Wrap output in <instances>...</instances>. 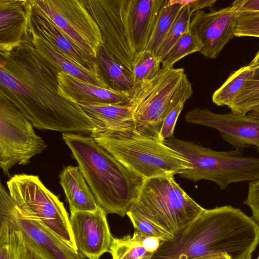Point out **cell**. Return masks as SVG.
<instances>
[{
	"mask_svg": "<svg viewBox=\"0 0 259 259\" xmlns=\"http://www.w3.org/2000/svg\"><path fill=\"white\" fill-rule=\"evenodd\" d=\"M32 14L29 1L1 0L0 48L6 54L19 46L27 33Z\"/></svg>",
	"mask_w": 259,
	"mask_h": 259,
	"instance_id": "2e32d148",
	"label": "cell"
},
{
	"mask_svg": "<svg viewBox=\"0 0 259 259\" xmlns=\"http://www.w3.org/2000/svg\"><path fill=\"white\" fill-rule=\"evenodd\" d=\"M259 105V67L228 107L231 112L247 114Z\"/></svg>",
	"mask_w": 259,
	"mask_h": 259,
	"instance_id": "4316f807",
	"label": "cell"
},
{
	"mask_svg": "<svg viewBox=\"0 0 259 259\" xmlns=\"http://www.w3.org/2000/svg\"><path fill=\"white\" fill-rule=\"evenodd\" d=\"M77 104L94 122L96 131L136 132L129 105L89 101H80Z\"/></svg>",
	"mask_w": 259,
	"mask_h": 259,
	"instance_id": "ffe728a7",
	"label": "cell"
},
{
	"mask_svg": "<svg viewBox=\"0 0 259 259\" xmlns=\"http://www.w3.org/2000/svg\"><path fill=\"white\" fill-rule=\"evenodd\" d=\"M98 205L107 214H126L145 179L117 160L91 136L62 134Z\"/></svg>",
	"mask_w": 259,
	"mask_h": 259,
	"instance_id": "3957f363",
	"label": "cell"
},
{
	"mask_svg": "<svg viewBox=\"0 0 259 259\" xmlns=\"http://www.w3.org/2000/svg\"><path fill=\"white\" fill-rule=\"evenodd\" d=\"M231 6L240 13H259V0H237Z\"/></svg>",
	"mask_w": 259,
	"mask_h": 259,
	"instance_id": "8d00e7d4",
	"label": "cell"
},
{
	"mask_svg": "<svg viewBox=\"0 0 259 259\" xmlns=\"http://www.w3.org/2000/svg\"><path fill=\"white\" fill-rule=\"evenodd\" d=\"M46 147L31 122L13 104L1 99L0 166L4 174L9 175L16 164L26 165Z\"/></svg>",
	"mask_w": 259,
	"mask_h": 259,
	"instance_id": "9c48e42d",
	"label": "cell"
},
{
	"mask_svg": "<svg viewBox=\"0 0 259 259\" xmlns=\"http://www.w3.org/2000/svg\"><path fill=\"white\" fill-rule=\"evenodd\" d=\"M106 215L100 207L94 211L70 212V223L77 249L89 259H99L109 252L113 237Z\"/></svg>",
	"mask_w": 259,
	"mask_h": 259,
	"instance_id": "9a60e30c",
	"label": "cell"
},
{
	"mask_svg": "<svg viewBox=\"0 0 259 259\" xmlns=\"http://www.w3.org/2000/svg\"><path fill=\"white\" fill-rule=\"evenodd\" d=\"M109 252L112 259H151L154 255L134 234L120 238L113 237Z\"/></svg>",
	"mask_w": 259,
	"mask_h": 259,
	"instance_id": "484cf974",
	"label": "cell"
},
{
	"mask_svg": "<svg viewBox=\"0 0 259 259\" xmlns=\"http://www.w3.org/2000/svg\"><path fill=\"white\" fill-rule=\"evenodd\" d=\"M8 62L4 65L14 76L6 83L8 92L12 95L2 93L1 98L15 106L38 129L65 133L92 134L97 127L91 118L75 103L61 97L57 84L49 85L34 81L30 77L19 57L10 53L4 56Z\"/></svg>",
	"mask_w": 259,
	"mask_h": 259,
	"instance_id": "7a4b0ae2",
	"label": "cell"
},
{
	"mask_svg": "<svg viewBox=\"0 0 259 259\" xmlns=\"http://www.w3.org/2000/svg\"><path fill=\"white\" fill-rule=\"evenodd\" d=\"M59 177L70 212L94 211L98 209L100 206L78 166L64 167Z\"/></svg>",
	"mask_w": 259,
	"mask_h": 259,
	"instance_id": "7402d4cb",
	"label": "cell"
},
{
	"mask_svg": "<svg viewBox=\"0 0 259 259\" xmlns=\"http://www.w3.org/2000/svg\"><path fill=\"white\" fill-rule=\"evenodd\" d=\"M217 0H192L190 4V9L192 14L196 11L206 7H211Z\"/></svg>",
	"mask_w": 259,
	"mask_h": 259,
	"instance_id": "f35d334b",
	"label": "cell"
},
{
	"mask_svg": "<svg viewBox=\"0 0 259 259\" xmlns=\"http://www.w3.org/2000/svg\"><path fill=\"white\" fill-rule=\"evenodd\" d=\"M244 204L250 208L252 219L259 226V178L249 182L247 197Z\"/></svg>",
	"mask_w": 259,
	"mask_h": 259,
	"instance_id": "e575fe53",
	"label": "cell"
},
{
	"mask_svg": "<svg viewBox=\"0 0 259 259\" xmlns=\"http://www.w3.org/2000/svg\"><path fill=\"white\" fill-rule=\"evenodd\" d=\"M240 14L232 6L210 12L199 10L194 13L189 30L200 41L202 55L210 59L218 57L235 36Z\"/></svg>",
	"mask_w": 259,
	"mask_h": 259,
	"instance_id": "5bb4252c",
	"label": "cell"
},
{
	"mask_svg": "<svg viewBox=\"0 0 259 259\" xmlns=\"http://www.w3.org/2000/svg\"><path fill=\"white\" fill-rule=\"evenodd\" d=\"M259 244V226L231 205L204 210L170 241L163 242L151 259H195L226 254L251 258Z\"/></svg>",
	"mask_w": 259,
	"mask_h": 259,
	"instance_id": "6da1fadb",
	"label": "cell"
},
{
	"mask_svg": "<svg viewBox=\"0 0 259 259\" xmlns=\"http://www.w3.org/2000/svg\"><path fill=\"white\" fill-rule=\"evenodd\" d=\"M192 94V84L183 68H160L154 77L138 84L130 92L129 105L136 132L160 141V132L167 113Z\"/></svg>",
	"mask_w": 259,
	"mask_h": 259,
	"instance_id": "277c9868",
	"label": "cell"
},
{
	"mask_svg": "<svg viewBox=\"0 0 259 259\" xmlns=\"http://www.w3.org/2000/svg\"><path fill=\"white\" fill-rule=\"evenodd\" d=\"M30 2L31 22L36 33L77 64L88 69L100 71L95 60L78 48L47 16L34 5L32 0Z\"/></svg>",
	"mask_w": 259,
	"mask_h": 259,
	"instance_id": "ac0fdd59",
	"label": "cell"
},
{
	"mask_svg": "<svg viewBox=\"0 0 259 259\" xmlns=\"http://www.w3.org/2000/svg\"><path fill=\"white\" fill-rule=\"evenodd\" d=\"M17 251L18 259H44L35 250L24 242L20 233Z\"/></svg>",
	"mask_w": 259,
	"mask_h": 259,
	"instance_id": "74e56055",
	"label": "cell"
},
{
	"mask_svg": "<svg viewBox=\"0 0 259 259\" xmlns=\"http://www.w3.org/2000/svg\"><path fill=\"white\" fill-rule=\"evenodd\" d=\"M0 217L20 232L25 243L44 259H85L30 212L19 208L1 184Z\"/></svg>",
	"mask_w": 259,
	"mask_h": 259,
	"instance_id": "7c38bea8",
	"label": "cell"
},
{
	"mask_svg": "<svg viewBox=\"0 0 259 259\" xmlns=\"http://www.w3.org/2000/svg\"><path fill=\"white\" fill-rule=\"evenodd\" d=\"M100 72L109 88L120 92H130L135 83L132 73L118 62L104 45L95 59Z\"/></svg>",
	"mask_w": 259,
	"mask_h": 259,
	"instance_id": "603a6c76",
	"label": "cell"
},
{
	"mask_svg": "<svg viewBox=\"0 0 259 259\" xmlns=\"http://www.w3.org/2000/svg\"><path fill=\"white\" fill-rule=\"evenodd\" d=\"M247 259H251V258H247Z\"/></svg>",
	"mask_w": 259,
	"mask_h": 259,
	"instance_id": "7bdbcfd3",
	"label": "cell"
},
{
	"mask_svg": "<svg viewBox=\"0 0 259 259\" xmlns=\"http://www.w3.org/2000/svg\"><path fill=\"white\" fill-rule=\"evenodd\" d=\"M101 31L103 45L132 73L136 57L127 0H83Z\"/></svg>",
	"mask_w": 259,
	"mask_h": 259,
	"instance_id": "30bf717a",
	"label": "cell"
},
{
	"mask_svg": "<svg viewBox=\"0 0 259 259\" xmlns=\"http://www.w3.org/2000/svg\"><path fill=\"white\" fill-rule=\"evenodd\" d=\"M126 215L130 218L135 230L147 235L156 237L163 242L170 241L175 237L174 235L137 212L129 210Z\"/></svg>",
	"mask_w": 259,
	"mask_h": 259,
	"instance_id": "1f68e13d",
	"label": "cell"
},
{
	"mask_svg": "<svg viewBox=\"0 0 259 259\" xmlns=\"http://www.w3.org/2000/svg\"><path fill=\"white\" fill-rule=\"evenodd\" d=\"M190 3L181 9L171 27L155 52L160 60L175 44L189 31L191 18L193 15L190 9Z\"/></svg>",
	"mask_w": 259,
	"mask_h": 259,
	"instance_id": "83f0119b",
	"label": "cell"
},
{
	"mask_svg": "<svg viewBox=\"0 0 259 259\" xmlns=\"http://www.w3.org/2000/svg\"><path fill=\"white\" fill-rule=\"evenodd\" d=\"M90 136L145 179L179 175L188 166L183 157L162 142L136 132L96 131Z\"/></svg>",
	"mask_w": 259,
	"mask_h": 259,
	"instance_id": "8992f818",
	"label": "cell"
},
{
	"mask_svg": "<svg viewBox=\"0 0 259 259\" xmlns=\"http://www.w3.org/2000/svg\"><path fill=\"white\" fill-rule=\"evenodd\" d=\"M185 119L188 123L217 130L223 140L235 149L254 146L259 151V119L232 112L218 114L199 108L187 112Z\"/></svg>",
	"mask_w": 259,
	"mask_h": 259,
	"instance_id": "4fadbf2b",
	"label": "cell"
},
{
	"mask_svg": "<svg viewBox=\"0 0 259 259\" xmlns=\"http://www.w3.org/2000/svg\"><path fill=\"white\" fill-rule=\"evenodd\" d=\"M24 37L30 42L43 58L59 71L66 72L87 82L110 89L100 71L88 69L79 65L59 52L39 35L33 27L31 19L28 31Z\"/></svg>",
	"mask_w": 259,
	"mask_h": 259,
	"instance_id": "d6986e66",
	"label": "cell"
},
{
	"mask_svg": "<svg viewBox=\"0 0 259 259\" xmlns=\"http://www.w3.org/2000/svg\"><path fill=\"white\" fill-rule=\"evenodd\" d=\"M15 204L37 218L70 247L77 250L68 214L56 195L47 189L38 176L15 175L7 182Z\"/></svg>",
	"mask_w": 259,
	"mask_h": 259,
	"instance_id": "ba28073f",
	"label": "cell"
},
{
	"mask_svg": "<svg viewBox=\"0 0 259 259\" xmlns=\"http://www.w3.org/2000/svg\"><path fill=\"white\" fill-rule=\"evenodd\" d=\"M81 51L95 59L103 45L99 26L83 0H32Z\"/></svg>",
	"mask_w": 259,
	"mask_h": 259,
	"instance_id": "8fae6325",
	"label": "cell"
},
{
	"mask_svg": "<svg viewBox=\"0 0 259 259\" xmlns=\"http://www.w3.org/2000/svg\"><path fill=\"white\" fill-rule=\"evenodd\" d=\"M205 208L166 175L145 179L129 210L137 212L174 236L194 221Z\"/></svg>",
	"mask_w": 259,
	"mask_h": 259,
	"instance_id": "52a82bcc",
	"label": "cell"
},
{
	"mask_svg": "<svg viewBox=\"0 0 259 259\" xmlns=\"http://www.w3.org/2000/svg\"><path fill=\"white\" fill-rule=\"evenodd\" d=\"M20 232L7 220L0 217V259H18Z\"/></svg>",
	"mask_w": 259,
	"mask_h": 259,
	"instance_id": "4dcf8cb0",
	"label": "cell"
},
{
	"mask_svg": "<svg viewBox=\"0 0 259 259\" xmlns=\"http://www.w3.org/2000/svg\"><path fill=\"white\" fill-rule=\"evenodd\" d=\"M191 1L166 0L162 7L145 50L156 52L175 21L180 10Z\"/></svg>",
	"mask_w": 259,
	"mask_h": 259,
	"instance_id": "d4e9b609",
	"label": "cell"
},
{
	"mask_svg": "<svg viewBox=\"0 0 259 259\" xmlns=\"http://www.w3.org/2000/svg\"><path fill=\"white\" fill-rule=\"evenodd\" d=\"M185 102H180L174 106L164 119L159 134L160 140L173 138V134L178 118L184 106Z\"/></svg>",
	"mask_w": 259,
	"mask_h": 259,
	"instance_id": "836d02e7",
	"label": "cell"
},
{
	"mask_svg": "<svg viewBox=\"0 0 259 259\" xmlns=\"http://www.w3.org/2000/svg\"><path fill=\"white\" fill-rule=\"evenodd\" d=\"M257 68L249 63L231 73L212 94V102L219 106L228 107L252 77Z\"/></svg>",
	"mask_w": 259,
	"mask_h": 259,
	"instance_id": "cb8c5ba5",
	"label": "cell"
},
{
	"mask_svg": "<svg viewBox=\"0 0 259 259\" xmlns=\"http://www.w3.org/2000/svg\"><path fill=\"white\" fill-rule=\"evenodd\" d=\"M161 60L154 52L145 50L134 60L132 74L135 86L154 77L160 69Z\"/></svg>",
	"mask_w": 259,
	"mask_h": 259,
	"instance_id": "f546056e",
	"label": "cell"
},
{
	"mask_svg": "<svg viewBox=\"0 0 259 259\" xmlns=\"http://www.w3.org/2000/svg\"><path fill=\"white\" fill-rule=\"evenodd\" d=\"M256 259H259V255L258 256V257Z\"/></svg>",
	"mask_w": 259,
	"mask_h": 259,
	"instance_id": "b9f144b4",
	"label": "cell"
},
{
	"mask_svg": "<svg viewBox=\"0 0 259 259\" xmlns=\"http://www.w3.org/2000/svg\"><path fill=\"white\" fill-rule=\"evenodd\" d=\"M234 35L259 38V13H241Z\"/></svg>",
	"mask_w": 259,
	"mask_h": 259,
	"instance_id": "d6a6232c",
	"label": "cell"
},
{
	"mask_svg": "<svg viewBox=\"0 0 259 259\" xmlns=\"http://www.w3.org/2000/svg\"><path fill=\"white\" fill-rule=\"evenodd\" d=\"M250 64L259 67V49Z\"/></svg>",
	"mask_w": 259,
	"mask_h": 259,
	"instance_id": "60d3db41",
	"label": "cell"
},
{
	"mask_svg": "<svg viewBox=\"0 0 259 259\" xmlns=\"http://www.w3.org/2000/svg\"><path fill=\"white\" fill-rule=\"evenodd\" d=\"M165 1L127 0V10L132 26L136 57L145 50Z\"/></svg>",
	"mask_w": 259,
	"mask_h": 259,
	"instance_id": "44dd1931",
	"label": "cell"
},
{
	"mask_svg": "<svg viewBox=\"0 0 259 259\" xmlns=\"http://www.w3.org/2000/svg\"><path fill=\"white\" fill-rule=\"evenodd\" d=\"M163 143L187 161V168L179 174L181 178L212 181L221 190L233 183L259 178V158L244 156L242 150L215 151L174 137Z\"/></svg>",
	"mask_w": 259,
	"mask_h": 259,
	"instance_id": "5b68a950",
	"label": "cell"
},
{
	"mask_svg": "<svg viewBox=\"0 0 259 259\" xmlns=\"http://www.w3.org/2000/svg\"><path fill=\"white\" fill-rule=\"evenodd\" d=\"M134 234L140 241L142 245L154 254L158 250L161 244L162 241L156 237L147 235L135 230Z\"/></svg>",
	"mask_w": 259,
	"mask_h": 259,
	"instance_id": "d590c367",
	"label": "cell"
},
{
	"mask_svg": "<svg viewBox=\"0 0 259 259\" xmlns=\"http://www.w3.org/2000/svg\"><path fill=\"white\" fill-rule=\"evenodd\" d=\"M202 46L199 40L189 30L170 49L161 60L162 68H171L182 58L192 53L200 52Z\"/></svg>",
	"mask_w": 259,
	"mask_h": 259,
	"instance_id": "f1b7e54d",
	"label": "cell"
},
{
	"mask_svg": "<svg viewBox=\"0 0 259 259\" xmlns=\"http://www.w3.org/2000/svg\"><path fill=\"white\" fill-rule=\"evenodd\" d=\"M195 259H231L226 254H220L214 255L205 256Z\"/></svg>",
	"mask_w": 259,
	"mask_h": 259,
	"instance_id": "ab89813d",
	"label": "cell"
},
{
	"mask_svg": "<svg viewBox=\"0 0 259 259\" xmlns=\"http://www.w3.org/2000/svg\"><path fill=\"white\" fill-rule=\"evenodd\" d=\"M56 76L58 93L61 97L69 102L77 104L80 101H89L129 105L131 91L120 92L102 88L62 71H58Z\"/></svg>",
	"mask_w": 259,
	"mask_h": 259,
	"instance_id": "e0dca14e",
	"label": "cell"
}]
</instances>
